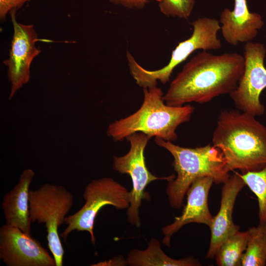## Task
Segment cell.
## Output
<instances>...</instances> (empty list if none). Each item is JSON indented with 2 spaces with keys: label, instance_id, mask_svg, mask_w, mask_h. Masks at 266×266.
<instances>
[{
  "label": "cell",
  "instance_id": "obj_18",
  "mask_svg": "<svg viewBox=\"0 0 266 266\" xmlns=\"http://www.w3.org/2000/svg\"><path fill=\"white\" fill-rule=\"evenodd\" d=\"M249 238L243 254L241 266L266 265V223H261L248 230Z\"/></svg>",
  "mask_w": 266,
  "mask_h": 266
},
{
  "label": "cell",
  "instance_id": "obj_3",
  "mask_svg": "<svg viewBox=\"0 0 266 266\" xmlns=\"http://www.w3.org/2000/svg\"><path fill=\"white\" fill-rule=\"evenodd\" d=\"M143 91L144 98L140 107L129 116L110 124L107 135L116 141L138 133L166 141L176 140L177 128L189 121L194 107L189 104L167 105L163 99L162 89L157 86L144 88Z\"/></svg>",
  "mask_w": 266,
  "mask_h": 266
},
{
  "label": "cell",
  "instance_id": "obj_7",
  "mask_svg": "<svg viewBox=\"0 0 266 266\" xmlns=\"http://www.w3.org/2000/svg\"><path fill=\"white\" fill-rule=\"evenodd\" d=\"M85 200L82 207L75 213L66 217V228L60 234L66 242L72 231H86L95 245L94 233L95 219L104 206L112 205L117 209H128L130 203V192L123 185L108 177L92 180L85 187L83 193Z\"/></svg>",
  "mask_w": 266,
  "mask_h": 266
},
{
  "label": "cell",
  "instance_id": "obj_2",
  "mask_svg": "<svg viewBox=\"0 0 266 266\" xmlns=\"http://www.w3.org/2000/svg\"><path fill=\"white\" fill-rule=\"evenodd\" d=\"M255 117L239 110H224L219 115L212 145L221 151L230 171L245 173L266 166V127Z\"/></svg>",
  "mask_w": 266,
  "mask_h": 266
},
{
  "label": "cell",
  "instance_id": "obj_21",
  "mask_svg": "<svg viewBox=\"0 0 266 266\" xmlns=\"http://www.w3.org/2000/svg\"><path fill=\"white\" fill-rule=\"evenodd\" d=\"M30 0H0V18L1 21H5L6 15L13 9L21 8Z\"/></svg>",
  "mask_w": 266,
  "mask_h": 266
},
{
  "label": "cell",
  "instance_id": "obj_9",
  "mask_svg": "<svg viewBox=\"0 0 266 266\" xmlns=\"http://www.w3.org/2000/svg\"><path fill=\"white\" fill-rule=\"evenodd\" d=\"M243 51V73L235 89L229 95L239 110L255 116L261 115L265 110L260 97L266 88L264 65L266 49L263 44L251 41L245 43Z\"/></svg>",
  "mask_w": 266,
  "mask_h": 266
},
{
  "label": "cell",
  "instance_id": "obj_16",
  "mask_svg": "<svg viewBox=\"0 0 266 266\" xmlns=\"http://www.w3.org/2000/svg\"><path fill=\"white\" fill-rule=\"evenodd\" d=\"M127 264L131 266H196L201 265L192 257L180 260L172 259L163 251L159 240L152 238L143 250L134 249L128 255Z\"/></svg>",
  "mask_w": 266,
  "mask_h": 266
},
{
  "label": "cell",
  "instance_id": "obj_13",
  "mask_svg": "<svg viewBox=\"0 0 266 266\" xmlns=\"http://www.w3.org/2000/svg\"><path fill=\"white\" fill-rule=\"evenodd\" d=\"M223 184L220 209L209 227L211 238L206 258L209 259L215 258L219 248L228 237L239 230V227L233 222L232 215L237 196L246 184L241 174L237 172L230 175Z\"/></svg>",
  "mask_w": 266,
  "mask_h": 266
},
{
  "label": "cell",
  "instance_id": "obj_5",
  "mask_svg": "<svg viewBox=\"0 0 266 266\" xmlns=\"http://www.w3.org/2000/svg\"><path fill=\"white\" fill-rule=\"evenodd\" d=\"M193 32L187 39L178 43L172 50L168 63L163 67L153 70L141 66L128 51L127 58L131 75L140 87L151 88L157 86L158 81L167 83L174 68L185 61L197 50H216L222 47L218 37L221 26L219 20L209 17H200L192 23Z\"/></svg>",
  "mask_w": 266,
  "mask_h": 266
},
{
  "label": "cell",
  "instance_id": "obj_1",
  "mask_svg": "<svg viewBox=\"0 0 266 266\" xmlns=\"http://www.w3.org/2000/svg\"><path fill=\"white\" fill-rule=\"evenodd\" d=\"M244 69V58L241 54L216 55L202 51L185 64L170 83L163 99L170 106L209 102L232 92Z\"/></svg>",
  "mask_w": 266,
  "mask_h": 266
},
{
  "label": "cell",
  "instance_id": "obj_8",
  "mask_svg": "<svg viewBox=\"0 0 266 266\" xmlns=\"http://www.w3.org/2000/svg\"><path fill=\"white\" fill-rule=\"evenodd\" d=\"M151 137L138 133L128 136L126 139L130 143V149L125 155L113 158V168L122 174H127L132 179L133 187L130 192V203L127 209V221L132 225L139 228L141 221L139 209L142 200L146 198L144 191L151 182L157 180H172L174 175L157 177L147 168L144 157L145 147Z\"/></svg>",
  "mask_w": 266,
  "mask_h": 266
},
{
  "label": "cell",
  "instance_id": "obj_15",
  "mask_svg": "<svg viewBox=\"0 0 266 266\" xmlns=\"http://www.w3.org/2000/svg\"><path fill=\"white\" fill-rule=\"evenodd\" d=\"M31 169L21 174L18 183L3 197L2 208L6 224L31 235V221L29 208L30 186L34 176Z\"/></svg>",
  "mask_w": 266,
  "mask_h": 266
},
{
  "label": "cell",
  "instance_id": "obj_6",
  "mask_svg": "<svg viewBox=\"0 0 266 266\" xmlns=\"http://www.w3.org/2000/svg\"><path fill=\"white\" fill-rule=\"evenodd\" d=\"M74 203L73 195L62 185L45 183L30 190L29 195L30 218L32 223L44 224L48 247L56 266H62L65 251L58 229Z\"/></svg>",
  "mask_w": 266,
  "mask_h": 266
},
{
  "label": "cell",
  "instance_id": "obj_12",
  "mask_svg": "<svg viewBox=\"0 0 266 266\" xmlns=\"http://www.w3.org/2000/svg\"><path fill=\"white\" fill-rule=\"evenodd\" d=\"M214 180L203 177L195 181L188 189L187 202L180 216L175 217L170 224L164 226L162 230L164 235L163 243L170 246L171 237L184 226L191 223L203 224L210 226L213 217L208 205L209 190Z\"/></svg>",
  "mask_w": 266,
  "mask_h": 266
},
{
  "label": "cell",
  "instance_id": "obj_20",
  "mask_svg": "<svg viewBox=\"0 0 266 266\" xmlns=\"http://www.w3.org/2000/svg\"><path fill=\"white\" fill-rule=\"evenodd\" d=\"M195 0H160V12L167 17L188 19L193 10Z\"/></svg>",
  "mask_w": 266,
  "mask_h": 266
},
{
  "label": "cell",
  "instance_id": "obj_22",
  "mask_svg": "<svg viewBox=\"0 0 266 266\" xmlns=\"http://www.w3.org/2000/svg\"><path fill=\"white\" fill-rule=\"evenodd\" d=\"M115 4L121 5L128 8H143L148 0H108Z\"/></svg>",
  "mask_w": 266,
  "mask_h": 266
},
{
  "label": "cell",
  "instance_id": "obj_17",
  "mask_svg": "<svg viewBox=\"0 0 266 266\" xmlns=\"http://www.w3.org/2000/svg\"><path fill=\"white\" fill-rule=\"evenodd\" d=\"M249 232H239L228 237L217 252L215 258L220 266H241V261L249 238Z\"/></svg>",
  "mask_w": 266,
  "mask_h": 266
},
{
  "label": "cell",
  "instance_id": "obj_11",
  "mask_svg": "<svg viewBox=\"0 0 266 266\" xmlns=\"http://www.w3.org/2000/svg\"><path fill=\"white\" fill-rule=\"evenodd\" d=\"M0 259L8 266H56L37 240L6 224L0 228Z\"/></svg>",
  "mask_w": 266,
  "mask_h": 266
},
{
  "label": "cell",
  "instance_id": "obj_4",
  "mask_svg": "<svg viewBox=\"0 0 266 266\" xmlns=\"http://www.w3.org/2000/svg\"><path fill=\"white\" fill-rule=\"evenodd\" d=\"M155 141L169 151L174 159L172 166L177 176L168 181L166 194L170 205L174 209L182 207L188 189L198 179L209 177L214 183L220 184L230 176L222 152L213 145L191 148L159 137H155Z\"/></svg>",
  "mask_w": 266,
  "mask_h": 266
},
{
  "label": "cell",
  "instance_id": "obj_10",
  "mask_svg": "<svg viewBox=\"0 0 266 266\" xmlns=\"http://www.w3.org/2000/svg\"><path fill=\"white\" fill-rule=\"evenodd\" d=\"M16 10L13 9L9 12L13 27V35L9 57L3 62L7 66L8 78L11 84L9 99L29 82L31 64L41 52L35 46L38 39L34 26L17 22Z\"/></svg>",
  "mask_w": 266,
  "mask_h": 266
},
{
  "label": "cell",
  "instance_id": "obj_19",
  "mask_svg": "<svg viewBox=\"0 0 266 266\" xmlns=\"http://www.w3.org/2000/svg\"><path fill=\"white\" fill-rule=\"evenodd\" d=\"M241 176L258 199L260 223H266V166L260 170L242 173Z\"/></svg>",
  "mask_w": 266,
  "mask_h": 266
},
{
  "label": "cell",
  "instance_id": "obj_14",
  "mask_svg": "<svg viewBox=\"0 0 266 266\" xmlns=\"http://www.w3.org/2000/svg\"><path fill=\"white\" fill-rule=\"evenodd\" d=\"M219 21L224 39L233 46L251 42L264 24L260 14L249 11L247 0H234L233 10L225 8Z\"/></svg>",
  "mask_w": 266,
  "mask_h": 266
}]
</instances>
